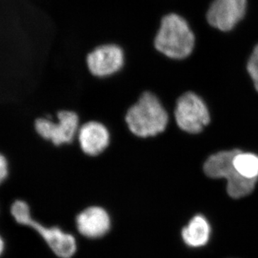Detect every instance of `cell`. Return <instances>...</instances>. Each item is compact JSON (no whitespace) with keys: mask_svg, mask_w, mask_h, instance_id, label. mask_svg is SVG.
<instances>
[{"mask_svg":"<svg viewBox=\"0 0 258 258\" xmlns=\"http://www.w3.org/2000/svg\"><path fill=\"white\" fill-rule=\"evenodd\" d=\"M3 249H4V240L2 239L1 240V252H3Z\"/></svg>","mask_w":258,"mask_h":258,"instance_id":"obj_15","label":"cell"},{"mask_svg":"<svg viewBox=\"0 0 258 258\" xmlns=\"http://www.w3.org/2000/svg\"><path fill=\"white\" fill-rule=\"evenodd\" d=\"M181 235L185 243L188 245L201 247L208 242L210 235V225L205 217L198 215L183 229Z\"/></svg>","mask_w":258,"mask_h":258,"instance_id":"obj_11","label":"cell"},{"mask_svg":"<svg viewBox=\"0 0 258 258\" xmlns=\"http://www.w3.org/2000/svg\"><path fill=\"white\" fill-rule=\"evenodd\" d=\"M125 62L123 49L113 43L97 46L88 54L86 64L88 71L98 78H107L119 72Z\"/></svg>","mask_w":258,"mask_h":258,"instance_id":"obj_7","label":"cell"},{"mask_svg":"<svg viewBox=\"0 0 258 258\" xmlns=\"http://www.w3.org/2000/svg\"><path fill=\"white\" fill-rule=\"evenodd\" d=\"M247 71L253 81L254 87L258 92V45L254 49L253 52L247 64Z\"/></svg>","mask_w":258,"mask_h":258,"instance_id":"obj_13","label":"cell"},{"mask_svg":"<svg viewBox=\"0 0 258 258\" xmlns=\"http://www.w3.org/2000/svg\"><path fill=\"white\" fill-rule=\"evenodd\" d=\"M233 162L241 175L249 179H257L258 156L239 151L234 158Z\"/></svg>","mask_w":258,"mask_h":258,"instance_id":"obj_12","label":"cell"},{"mask_svg":"<svg viewBox=\"0 0 258 258\" xmlns=\"http://www.w3.org/2000/svg\"><path fill=\"white\" fill-rule=\"evenodd\" d=\"M9 174V164L8 160L4 154L0 156V180L2 182L8 178Z\"/></svg>","mask_w":258,"mask_h":258,"instance_id":"obj_14","label":"cell"},{"mask_svg":"<svg viewBox=\"0 0 258 258\" xmlns=\"http://www.w3.org/2000/svg\"><path fill=\"white\" fill-rule=\"evenodd\" d=\"M168 114L159 98L145 92L128 108L125 121L128 130L141 138L154 137L165 130Z\"/></svg>","mask_w":258,"mask_h":258,"instance_id":"obj_1","label":"cell"},{"mask_svg":"<svg viewBox=\"0 0 258 258\" xmlns=\"http://www.w3.org/2000/svg\"><path fill=\"white\" fill-rule=\"evenodd\" d=\"M80 148L89 157H97L109 146L111 135L106 125L97 120H90L80 126L77 135Z\"/></svg>","mask_w":258,"mask_h":258,"instance_id":"obj_9","label":"cell"},{"mask_svg":"<svg viewBox=\"0 0 258 258\" xmlns=\"http://www.w3.org/2000/svg\"><path fill=\"white\" fill-rule=\"evenodd\" d=\"M76 224L80 233L90 238H97L109 230L111 220L104 209L91 207L79 214Z\"/></svg>","mask_w":258,"mask_h":258,"instance_id":"obj_10","label":"cell"},{"mask_svg":"<svg viewBox=\"0 0 258 258\" xmlns=\"http://www.w3.org/2000/svg\"><path fill=\"white\" fill-rule=\"evenodd\" d=\"M156 48L164 55L183 59L192 52L195 36L189 25L179 15H166L154 40Z\"/></svg>","mask_w":258,"mask_h":258,"instance_id":"obj_2","label":"cell"},{"mask_svg":"<svg viewBox=\"0 0 258 258\" xmlns=\"http://www.w3.org/2000/svg\"><path fill=\"white\" fill-rule=\"evenodd\" d=\"M11 213L18 223L36 230L58 257L70 258L76 252V242L74 236L62 232L57 227H43L39 222L32 220L30 208L25 202L15 201L12 205Z\"/></svg>","mask_w":258,"mask_h":258,"instance_id":"obj_4","label":"cell"},{"mask_svg":"<svg viewBox=\"0 0 258 258\" xmlns=\"http://www.w3.org/2000/svg\"><path fill=\"white\" fill-rule=\"evenodd\" d=\"M80 126L79 115L69 110L59 111L57 121L47 118H37L35 121L37 134L56 147L71 143L77 137Z\"/></svg>","mask_w":258,"mask_h":258,"instance_id":"obj_5","label":"cell"},{"mask_svg":"<svg viewBox=\"0 0 258 258\" xmlns=\"http://www.w3.org/2000/svg\"><path fill=\"white\" fill-rule=\"evenodd\" d=\"M247 0H215L208 11L209 23L222 31H228L243 18Z\"/></svg>","mask_w":258,"mask_h":258,"instance_id":"obj_8","label":"cell"},{"mask_svg":"<svg viewBox=\"0 0 258 258\" xmlns=\"http://www.w3.org/2000/svg\"><path fill=\"white\" fill-rule=\"evenodd\" d=\"M176 123L190 134H198L210 123L208 108L203 100L191 92L184 93L178 100L175 109Z\"/></svg>","mask_w":258,"mask_h":258,"instance_id":"obj_6","label":"cell"},{"mask_svg":"<svg viewBox=\"0 0 258 258\" xmlns=\"http://www.w3.org/2000/svg\"><path fill=\"white\" fill-rule=\"evenodd\" d=\"M240 150L225 151L211 156L204 165V171L209 177L225 178L227 190L231 198L239 199L253 191L257 179H249L241 175L234 165V158Z\"/></svg>","mask_w":258,"mask_h":258,"instance_id":"obj_3","label":"cell"}]
</instances>
